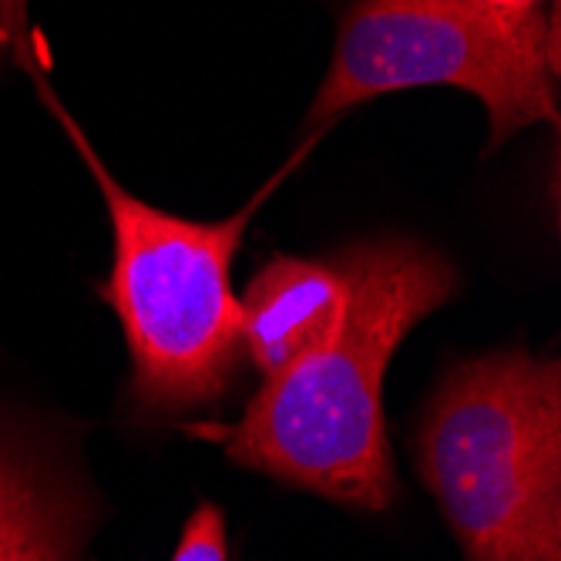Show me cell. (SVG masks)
Returning a JSON list of instances; mask_svg holds the SVG:
<instances>
[{
  "label": "cell",
  "mask_w": 561,
  "mask_h": 561,
  "mask_svg": "<svg viewBox=\"0 0 561 561\" xmlns=\"http://www.w3.org/2000/svg\"><path fill=\"white\" fill-rule=\"evenodd\" d=\"M350 299L336 336L266 377L239 424H202L239 468L336 504L383 512L397 497L383 417V374L397 346L457 289L437 249L377 236L333 252Z\"/></svg>",
  "instance_id": "cell-1"
},
{
  "label": "cell",
  "mask_w": 561,
  "mask_h": 561,
  "mask_svg": "<svg viewBox=\"0 0 561 561\" xmlns=\"http://www.w3.org/2000/svg\"><path fill=\"white\" fill-rule=\"evenodd\" d=\"M47 112L61 122L94 175L112 219V273L98 283L131 353V397L145 414H182L222 400L242 360V310L232 293V260L249 222L320 135L222 222H195L148 206L101 162L91 138L61 105L47 78L31 71Z\"/></svg>",
  "instance_id": "cell-2"
},
{
  "label": "cell",
  "mask_w": 561,
  "mask_h": 561,
  "mask_svg": "<svg viewBox=\"0 0 561 561\" xmlns=\"http://www.w3.org/2000/svg\"><path fill=\"white\" fill-rule=\"evenodd\" d=\"M421 478L465 561H561V367L504 350L447 370Z\"/></svg>",
  "instance_id": "cell-3"
},
{
  "label": "cell",
  "mask_w": 561,
  "mask_h": 561,
  "mask_svg": "<svg viewBox=\"0 0 561 561\" xmlns=\"http://www.w3.org/2000/svg\"><path fill=\"white\" fill-rule=\"evenodd\" d=\"M424 84H450L481 101L488 151L528 125H554L558 18L494 11L481 0H350L302 128L323 135L374 98Z\"/></svg>",
  "instance_id": "cell-4"
},
{
  "label": "cell",
  "mask_w": 561,
  "mask_h": 561,
  "mask_svg": "<svg viewBox=\"0 0 561 561\" xmlns=\"http://www.w3.org/2000/svg\"><path fill=\"white\" fill-rule=\"evenodd\" d=\"M346 299L350 289L333 260L279 252L252 273L239 302L242 346L263 380L336 336Z\"/></svg>",
  "instance_id": "cell-5"
},
{
  "label": "cell",
  "mask_w": 561,
  "mask_h": 561,
  "mask_svg": "<svg viewBox=\"0 0 561 561\" xmlns=\"http://www.w3.org/2000/svg\"><path fill=\"white\" fill-rule=\"evenodd\" d=\"M61 501H55L31 465H24L18 454L0 447V558L18 548L31 531H37L47 518L61 512Z\"/></svg>",
  "instance_id": "cell-6"
},
{
  "label": "cell",
  "mask_w": 561,
  "mask_h": 561,
  "mask_svg": "<svg viewBox=\"0 0 561 561\" xmlns=\"http://www.w3.org/2000/svg\"><path fill=\"white\" fill-rule=\"evenodd\" d=\"M172 561H229L226 545V515L213 501H202L192 518L185 522L182 541L172 554Z\"/></svg>",
  "instance_id": "cell-7"
},
{
  "label": "cell",
  "mask_w": 561,
  "mask_h": 561,
  "mask_svg": "<svg viewBox=\"0 0 561 561\" xmlns=\"http://www.w3.org/2000/svg\"><path fill=\"white\" fill-rule=\"evenodd\" d=\"M0 561H78V522L61 507Z\"/></svg>",
  "instance_id": "cell-8"
},
{
  "label": "cell",
  "mask_w": 561,
  "mask_h": 561,
  "mask_svg": "<svg viewBox=\"0 0 561 561\" xmlns=\"http://www.w3.org/2000/svg\"><path fill=\"white\" fill-rule=\"evenodd\" d=\"M8 58L27 75L41 68L27 27V0H0V61Z\"/></svg>",
  "instance_id": "cell-9"
},
{
  "label": "cell",
  "mask_w": 561,
  "mask_h": 561,
  "mask_svg": "<svg viewBox=\"0 0 561 561\" xmlns=\"http://www.w3.org/2000/svg\"><path fill=\"white\" fill-rule=\"evenodd\" d=\"M481 4H488V8H494V11L525 14V11H541L545 0H481Z\"/></svg>",
  "instance_id": "cell-10"
}]
</instances>
